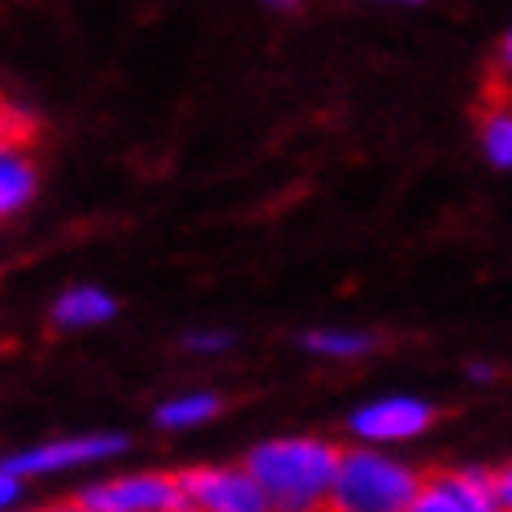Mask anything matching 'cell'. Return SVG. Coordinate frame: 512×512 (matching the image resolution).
<instances>
[{"instance_id":"6da1fadb","label":"cell","mask_w":512,"mask_h":512,"mask_svg":"<svg viewBox=\"0 0 512 512\" xmlns=\"http://www.w3.org/2000/svg\"><path fill=\"white\" fill-rule=\"evenodd\" d=\"M343 447L309 434H287V439H265L243 456V469L261 482L274 512H326L330 491L339 478Z\"/></svg>"},{"instance_id":"7a4b0ae2","label":"cell","mask_w":512,"mask_h":512,"mask_svg":"<svg viewBox=\"0 0 512 512\" xmlns=\"http://www.w3.org/2000/svg\"><path fill=\"white\" fill-rule=\"evenodd\" d=\"M421 482L426 478L417 469H408L404 460L378 452V447H343L326 512H408Z\"/></svg>"},{"instance_id":"3957f363","label":"cell","mask_w":512,"mask_h":512,"mask_svg":"<svg viewBox=\"0 0 512 512\" xmlns=\"http://www.w3.org/2000/svg\"><path fill=\"white\" fill-rule=\"evenodd\" d=\"M183 512H274L270 495L243 465H200L178 473Z\"/></svg>"},{"instance_id":"277c9868","label":"cell","mask_w":512,"mask_h":512,"mask_svg":"<svg viewBox=\"0 0 512 512\" xmlns=\"http://www.w3.org/2000/svg\"><path fill=\"white\" fill-rule=\"evenodd\" d=\"M79 512H183L178 473H126V478L92 482L74 495Z\"/></svg>"},{"instance_id":"5b68a950","label":"cell","mask_w":512,"mask_h":512,"mask_svg":"<svg viewBox=\"0 0 512 512\" xmlns=\"http://www.w3.org/2000/svg\"><path fill=\"white\" fill-rule=\"evenodd\" d=\"M131 439L126 434H74V439H48L27 452H14L5 460V473L18 478H48V473H66L79 465H96V460H113L122 456Z\"/></svg>"},{"instance_id":"8992f818","label":"cell","mask_w":512,"mask_h":512,"mask_svg":"<svg viewBox=\"0 0 512 512\" xmlns=\"http://www.w3.org/2000/svg\"><path fill=\"white\" fill-rule=\"evenodd\" d=\"M434 421H439L434 404L417 400V395H382V400H369V404L356 408L348 417V430L365 447H382V443L417 439V434H426Z\"/></svg>"},{"instance_id":"52a82bcc","label":"cell","mask_w":512,"mask_h":512,"mask_svg":"<svg viewBox=\"0 0 512 512\" xmlns=\"http://www.w3.org/2000/svg\"><path fill=\"white\" fill-rule=\"evenodd\" d=\"M408 512H504L495 469H443L426 473Z\"/></svg>"},{"instance_id":"ba28073f","label":"cell","mask_w":512,"mask_h":512,"mask_svg":"<svg viewBox=\"0 0 512 512\" xmlns=\"http://www.w3.org/2000/svg\"><path fill=\"white\" fill-rule=\"evenodd\" d=\"M118 313V300L105 287H70L61 291L48 309V322L57 330H87V326H105Z\"/></svg>"},{"instance_id":"9c48e42d","label":"cell","mask_w":512,"mask_h":512,"mask_svg":"<svg viewBox=\"0 0 512 512\" xmlns=\"http://www.w3.org/2000/svg\"><path fill=\"white\" fill-rule=\"evenodd\" d=\"M40 191V170H35L31 148H5L0 157V213L18 217Z\"/></svg>"},{"instance_id":"30bf717a","label":"cell","mask_w":512,"mask_h":512,"mask_svg":"<svg viewBox=\"0 0 512 512\" xmlns=\"http://www.w3.org/2000/svg\"><path fill=\"white\" fill-rule=\"evenodd\" d=\"M482 152L495 170H512V100L504 87H491L482 105Z\"/></svg>"},{"instance_id":"8fae6325","label":"cell","mask_w":512,"mask_h":512,"mask_svg":"<svg viewBox=\"0 0 512 512\" xmlns=\"http://www.w3.org/2000/svg\"><path fill=\"white\" fill-rule=\"evenodd\" d=\"M217 413H222V395L191 391V395H174V400H165L152 421H157L161 430H191V426H204V421H213Z\"/></svg>"},{"instance_id":"7c38bea8","label":"cell","mask_w":512,"mask_h":512,"mask_svg":"<svg viewBox=\"0 0 512 512\" xmlns=\"http://www.w3.org/2000/svg\"><path fill=\"white\" fill-rule=\"evenodd\" d=\"M304 348L313 356H330V361H356V356H369L378 348V335H369V330H309Z\"/></svg>"},{"instance_id":"4fadbf2b","label":"cell","mask_w":512,"mask_h":512,"mask_svg":"<svg viewBox=\"0 0 512 512\" xmlns=\"http://www.w3.org/2000/svg\"><path fill=\"white\" fill-rule=\"evenodd\" d=\"M31 139H35V118L31 113L18 118V109L5 105V148H31Z\"/></svg>"},{"instance_id":"5bb4252c","label":"cell","mask_w":512,"mask_h":512,"mask_svg":"<svg viewBox=\"0 0 512 512\" xmlns=\"http://www.w3.org/2000/svg\"><path fill=\"white\" fill-rule=\"evenodd\" d=\"M230 343H235V335H230V330H200V335H187V339H183V348H187V352L213 356V352H226Z\"/></svg>"},{"instance_id":"9a60e30c","label":"cell","mask_w":512,"mask_h":512,"mask_svg":"<svg viewBox=\"0 0 512 512\" xmlns=\"http://www.w3.org/2000/svg\"><path fill=\"white\" fill-rule=\"evenodd\" d=\"M495 491H499V504H504V512H512V456L495 469Z\"/></svg>"},{"instance_id":"2e32d148","label":"cell","mask_w":512,"mask_h":512,"mask_svg":"<svg viewBox=\"0 0 512 512\" xmlns=\"http://www.w3.org/2000/svg\"><path fill=\"white\" fill-rule=\"evenodd\" d=\"M18 495H22V478H18V473H0V504L18 508Z\"/></svg>"},{"instance_id":"e0dca14e","label":"cell","mask_w":512,"mask_h":512,"mask_svg":"<svg viewBox=\"0 0 512 512\" xmlns=\"http://www.w3.org/2000/svg\"><path fill=\"white\" fill-rule=\"evenodd\" d=\"M499 70L512 74V31L504 35V40H499Z\"/></svg>"},{"instance_id":"ac0fdd59","label":"cell","mask_w":512,"mask_h":512,"mask_svg":"<svg viewBox=\"0 0 512 512\" xmlns=\"http://www.w3.org/2000/svg\"><path fill=\"white\" fill-rule=\"evenodd\" d=\"M40 512H79V508H74V499H70V504H53V508H40Z\"/></svg>"}]
</instances>
